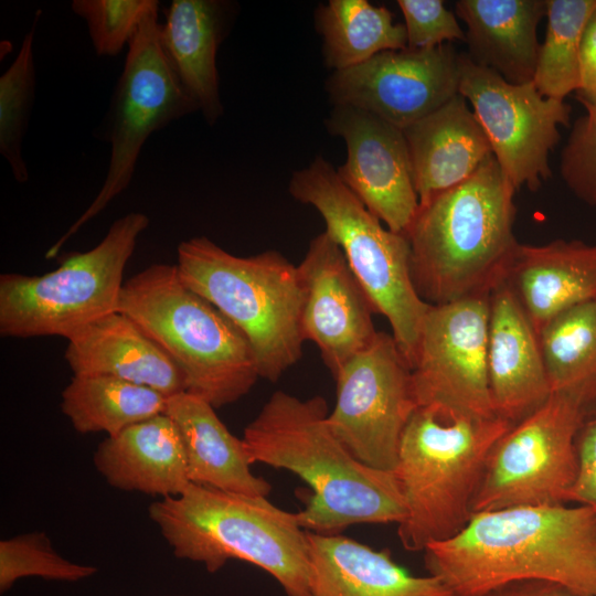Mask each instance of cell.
I'll use <instances>...</instances> for the list:
<instances>
[{
    "instance_id": "obj_19",
    "label": "cell",
    "mask_w": 596,
    "mask_h": 596,
    "mask_svg": "<svg viewBox=\"0 0 596 596\" xmlns=\"http://www.w3.org/2000/svg\"><path fill=\"white\" fill-rule=\"evenodd\" d=\"M65 360L74 375H108L153 389L167 397L185 392L171 356L131 318L111 312L67 339Z\"/></svg>"
},
{
    "instance_id": "obj_35",
    "label": "cell",
    "mask_w": 596,
    "mask_h": 596,
    "mask_svg": "<svg viewBox=\"0 0 596 596\" xmlns=\"http://www.w3.org/2000/svg\"><path fill=\"white\" fill-rule=\"evenodd\" d=\"M404 17L407 47L430 49L451 41H465L457 15L441 0H398Z\"/></svg>"
},
{
    "instance_id": "obj_38",
    "label": "cell",
    "mask_w": 596,
    "mask_h": 596,
    "mask_svg": "<svg viewBox=\"0 0 596 596\" xmlns=\"http://www.w3.org/2000/svg\"><path fill=\"white\" fill-rule=\"evenodd\" d=\"M486 596H579L563 585L541 579L519 581L501 586Z\"/></svg>"
},
{
    "instance_id": "obj_14",
    "label": "cell",
    "mask_w": 596,
    "mask_h": 596,
    "mask_svg": "<svg viewBox=\"0 0 596 596\" xmlns=\"http://www.w3.org/2000/svg\"><path fill=\"white\" fill-rule=\"evenodd\" d=\"M459 93L471 105L492 155L515 190H538L552 170L550 153L570 126L571 106L543 96L533 81L512 84L458 54Z\"/></svg>"
},
{
    "instance_id": "obj_37",
    "label": "cell",
    "mask_w": 596,
    "mask_h": 596,
    "mask_svg": "<svg viewBox=\"0 0 596 596\" xmlns=\"http://www.w3.org/2000/svg\"><path fill=\"white\" fill-rule=\"evenodd\" d=\"M581 86L576 92L582 105L596 106V10L589 18L582 38Z\"/></svg>"
},
{
    "instance_id": "obj_29",
    "label": "cell",
    "mask_w": 596,
    "mask_h": 596,
    "mask_svg": "<svg viewBox=\"0 0 596 596\" xmlns=\"http://www.w3.org/2000/svg\"><path fill=\"white\" fill-rule=\"evenodd\" d=\"M539 340L551 393L574 396L596 417V300L553 318Z\"/></svg>"
},
{
    "instance_id": "obj_8",
    "label": "cell",
    "mask_w": 596,
    "mask_h": 596,
    "mask_svg": "<svg viewBox=\"0 0 596 596\" xmlns=\"http://www.w3.org/2000/svg\"><path fill=\"white\" fill-rule=\"evenodd\" d=\"M288 190L297 201L320 213L326 232L343 252L375 313L387 319L392 336L412 369L430 305L418 296L413 285L406 235L384 227L342 182L337 169L320 156L294 172Z\"/></svg>"
},
{
    "instance_id": "obj_34",
    "label": "cell",
    "mask_w": 596,
    "mask_h": 596,
    "mask_svg": "<svg viewBox=\"0 0 596 596\" xmlns=\"http://www.w3.org/2000/svg\"><path fill=\"white\" fill-rule=\"evenodd\" d=\"M562 150L560 172L571 192L582 202L596 206V106L583 105Z\"/></svg>"
},
{
    "instance_id": "obj_20",
    "label": "cell",
    "mask_w": 596,
    "mask_h": 596,
    "mask_svg": "<svg viewBox=\"0 0 596 596\" xmlns=\"http://www.w3.org/2000/svg\"><path fill=\"white\" fill-rule=\"evenodd\" d=\"M311 596H455L433 575L415 576L387 549L308 531Z\"/></svg>"
},
{
    "instance_id": "obj_30",
    "label": "cell",
    "mask_w": 596,
    "mask_h": 596,
    "mask_svg": "<svg viewBox=\"0 0 596 596\" xmlns=\"http://www.w3.org/2000/svg\"><path fill=\"white\" fill-rule=\"evenodd\" d=\"M596 0H546L547 26L533 83L545 97L564 100L581 86L579 56Z\"/></svg>"
},
{
    "instance_id": "obj_4",
    "label": "cell",
    "mask_w": 596,
    "mask_h": 596,
    "mask_svg": "<svg viewBox=\"0 0 596 596\" xmlns=\"http://www.w3.org/2000/svg\"><path fill=\"white\" fill-rule=\"evenodd\" d=\"M148 514L177 558L201 563L209 573L244 561L273 576L286 596H311L308 531L298 512L264 496L191 482L180 496L152 502Z\"/></svg>"
},
{
    "instance_id": "obj_21",
    "label": "cell",
    "mask_w": 596,
    "mask_h": 596,
    "mask_svg": "<svg viewBox=\"0 0 596 596\" xmlns=\"http://www.w3.org/2000/svg\"><path fill=\"white\" fill-rule=\"evenodd\" d=\"M504 283L539 334L565 310L596 300V244L577 240L519 243Z\"/></svg>"
},
{
    "instance_id": "obj_36",
    "label": "cell",
    "mask_w": 596,
    "mask_h": 596,
    "mask_svg": "<svg viewBox=\"0 0 596 596\" xmlns=\"http://www.w3.org/2000/svg\"><path fill=\"white\" fill-rule=\"evenodd\" d=\"M578 476L571 489L567 502L585 504L596 510V417L589 419L576 438Z\"/></svg>"
},
{
    "instance_id": "obj_9",
    "label": "cell",
    "mask_w": 596,
    "mask_h": 596,
    "mask_svg": "<svg viewBox=\"0 0 596 596\" xmlns=\"http://www.w3.org/2000/svg\"><path fill=\"white\" fill-rule=\"evenodd\" d=\"M149 219L139 212L117 219L92 249L70 254L41 276H0V334L70 339L118 310L124 269Z\"/></svg>"
},
{
    "instance_id": "obj_39",
    "label": "cell",
    "mask_w": 596,
    "mask_h": 596,
    "mask_svg": "<svg viewBox=\"0 0 596 596\" xmlns=\"http://www.w3.org/2000/svg\"><path fill=\"white\" fill-rule=\"evenodd\" d=\"M167 596H184V595H167Z\"/></svg>"
},
{
    "instance_id": "obj_26",
    "label": "cell",
    "mask_w": 596,
    "mask_h": 596,
    "mask_svg": "<svg viewBox=\"0 0 596 596\" xmlns=\"http://www.w3.org/2000/svg\"><path fill=\"white\" fill-rule=\"evenodd\" d=\"M217 0H173L160 23L163 51L183 88L209 124L223 113L216 53L227 11Z\"/></svg>"
},
{
    "instance_id": "obj_13",
    "label": "cell",
    "mask_w": 596,
    "mask_h": 596,
    "mask_svg": "<svg viewBox=\"0 0 596 596\" xmlns=\"http://www.w3.org/2000/svg\"><path fill=\"white\" fill-rule=\"evenodd\" d=\"M333 379L337 400L328 415L330 428L360 461L393 471L404 429L418 407L412 369L393 336L379 331Z\"/></svg>"
},
{
    "instance_id": "obj_22",
    "label": "cell",
    "mask_w": 596,
    "mask_h": 596,
    "mask_svg": "<svg viewBox=\"0 0 596 596\" xmlns=\"http://www.w3.org/2000/svg\"><path fill=\"white\" fill-rule=\"evenodd\" d=\"M403 132L419 202L467 180L493 156L460 93Z\"/></svg>"
},
{
    "instance_id": "obj_6",
    "label": "cell",
    "mask_w": 596,
    "mask_h": 596,
    "mask_svg": "<svg viewBox=\"0 0 596 596\" xmlns=\"http://www.w3.org/2000/svg\"><path fill=\"white\" fill-rule=\"evenodd\" d=\"M512 425L498 416L443 419L429 408L415 409L393 470L405 505L397 524L404 549L424 551L467 525L488 455Z\"/></svg>"
},
{
    "instance_id": "obj_27",
    "label": "cell",
    "mask_w": 596,
    "mask_h": 596,
    "mask_svg": "<svg viewBox=\"0 0 596 596\" xmlns=\"http://www.w3.org/2000/svg\"><path fill=\"white\" fill-rule=\"evenodd\" d=\"M160 392L108 375H74L62 392L61 409L79 434L115 436L126 428L166 414Z\"/></svg>"
},
{
    "instance_id": "obj_2",
    "label": "cell",
    "mask_w": 596,
    "mask_h": 596,
    "mask_svg": "<svg viewBox=\"0 0 596 596\" xmlns=\"http://www.w3.org/2000/svg\"><path fill=\"white\" fill-rule=\"evenodd\" d=\"M327 401L276 391L245 427L252 464L288 470L312 490L298 511L302 528L336 534L361 523L400 524L405 505L393 471L372 468L334 435Z\"/></svg>"
},
{
    "instance_id": "obj_15",
    "label": "cell",
    "mask_w": 596,
    "mask_h": 596,
    "mask_svg": "<svg viewBox=\"0 0 596 596\" xmlns=\"http://www.w3.org/2000/svg\"><path fill=\"white\" fill-rule=\"evenodd\" d=\"M458 54L449 43L384 51L333 72L326 88L333 105L361 108L403 130L459 93Z\"/></svg>"
},
{
    "instance_id": "obj_5",
    "label": "cell",
    "mask_w": 596,
    "mask_h": 596,
    "mask_svg": "<svg viewBox=\"0 0 596 596\" xmlns=\"http://www.w3.org/2000/svg\"><path fill=\"white\" fill-rule=\"evenodd\" d=\"M118 311L171 356L185 392L214 408L245 396L259 377L247 338L181 280L175 264H152L124 283Z\"/></svg>"
},
{
    "instance_id": "obj_17",
    "label": "cell",
    "mask_w": 596,
    "mask_h": 596,
    "mask_svg": "<svg viewBox=\"0 0 596 596\" xmlns=\"http://www.w3.org/2000/svg\"><path fill=\"white\" fill-rule=\"evenodd\" d=\"M305 340L318 347L331 375L374 341L373 306L339 245L324 231L298 265Z\"/></svg>"
},
{
    "instance_id": "obj_12",
    "label": "cell",
    "mask_w": 596,
    "mask_h": 596,
    "mask_svg": "<svg viewBox=\"0 0 596 596\" xmlns=\"http://www.w3.org/2000/svg\"><path fill=\"white\" fill-rule=\"evenodd\" d=\"M490 294L430 306L412 368L418 407L443 419L496 417L488 377Z\"/></svg>"
},
{
    "instance_id": "obj_31",
    "label": "cell",
    "mask_w": 596,
    "mask_h": 596,
    "mask_svg": "<svg viewBox=\"0 0 596 596\" xmlns=\"http://www.w3.org/2000/svg\"><path fill=\"white\" fill-rule=\"evenodd\" d=\"M40 15L38 11L14 61L0 76V152L20 183L29 179L22 142L34 99L33 45Z\"/></svg>"
},
{
    "instance_id": "obj_7",
    "label": "cell",
    "mask_w": 596,
    "mask_h": 596,
    "mask_svg": "<svg viewBox=\"0 0 596 596\" xmlns=\"http://www.w3.org/2000/svg\"><path fill=\"white\" fill-rule=\"evenodd\" d=\"M178 273L247 338L259 377L276 382L302 354L304 288L298 266L276 251L248 257L206 236L178 246Z\"/></svg>"
},
{
    "instance_id": "obj_24",
    "label": "cell",
    "mask_w": 596,
    "mask_h": 596,
    "mask_svg": "<svg viewBox=\"0 0 596 596\" xmlns=\"http://www.w3.org/2000/svg\"><path fill=\"white\" fill-rule=\"evenodd\" d=\"M455 8L472 62L512 84L533 81L546 0H459Z\"/></svg>"
},
{
    "instance_id": "obj_23",
    "label": "cell",
    "mask_w": 596,
    "mask_h": 596,
    "mask_svg": "<svg viewBox=\"0 0 596 596\" xmlns=\"http://www.w3.org/2000/svg\"><path fill=\"white\" fill-rule=\"evenodd\" d=\"M93 462L110 487L123 491L177 497L191 483L179 432L167 414L107 436Z\"/></svg>"
},
{
    "instance_id": "obj_1",
    "label": "cell",
    "mask_w": 596,
    "mask_h": 596,
    "mask_svg": "<svg viewBox=\"0 0 596 596\" xmlns=\"http://www.w3.org/2000/svg\"><path fill=\"white\" fill-rule=\"evenodd\" d=\"M424 563L455 596H486L526 579L596 596V510L557 504L476 512L459 533L428 544Z\"/></svg>"
},
{
    "instance_id": "obj_16",
    "label": "cell",
    "mask_w": 596,
    "mask_h": 596,
    "mask_svg": "<svg viewBox=\"0 0 596 596\" xmlns=\"http://www.w3.org/2000/svg\"><path fill=\"white\" fill-rule=\"evenodd\" d=\"M326 125L347 146L339 178L389 230L405 233L419 201L403 130L349 105H334Z\"/></svg>"
},
{
    "instance_id": "obj_10",
    "label": "cell",
    "mask_w": 596,
    "mask_h": 596,
    "mask_svg": "<svg viewBox=\"0 0 596 596\" xmlns=\"http://www.w3.org/2000/svg\"><path fill=\"white\" fill-rule=\"evenodd\" d=\"M158 9L145 17L129 42L110 100L103 135L110 143L104 184L84 213L47 249L46 258L55 257L81 227L127 189L140 151L151 134L199 110L163 51Z\"/></svg>"
},
{
    "instance_id": "obj_25",
    "label": "cell",
    "mask_w": 596,
    "mask_h": 596,
    "mask_svg": "<svg viewBox=\"0 0 596 596\" xmlns=\"http://www.w3.org/2000/svg\"><path fill=\"white\" fill-rule=\"evenodd\" d=\"M166 414L179 432L192 483L242 494H269L270 483L251 470L253 464L242 438L227 429L211 404L182 392L168 398Z\"/></svg>"
},
{
    "instance_id": "obj_32",
    "label": "cell",
    "mask_w": 596,
    "mask_h": 596,
    "mask_svg": "<svg viewBox=\"0 0 596 596\" xmlns=\"http://www.w3.org/2000/svg\"><path fill=\"white\" fill-rule=\"evenodd\" d=\"M97 573L92 565L71 562L60 555L44 532L19 534L0 541V593L20 578L76 583Z\"/></svg>"
},
{
    "instance_id": "obj_28",
    "label": "cell",
    "mask_w": 596,
    "mask_h": 596,
    "mask_svg": "<svg viewBox=\"0 0 596 596\" xmlns=\"http://www.w3.org/2000/svg\"><path fill=\"white\" fill-rule=\"evenodd\" d=\"M323 40L326 65L342 71L362 64L384 51L407 47L404 23L392 12L366 0H330L316 12Z\"/></svg>"
},
{
    "instance_id": "obj_11",
    "label": "cell",
    "mask_w": 596,
    "mask_h": 596,
    "mask_svg": "<svg viewBox=\"0 0 596 596\" xmlns=\"http://www.w3.org/2000/svg\"><path fill=\"white\" fill-rule=\"evenodd\" d=\"M592 418L595 416L577 398L552 392L492 446L472 513L567 504L579 468L576 438Z\"/></svg>"
},
{
    "instance_id": "obj_18",
    "label": "cell",
    "mask_w": 596,
    "mask_h": 596,
    "mask_svg": "<svg viewBox=\"0 0 596 596\" xmlns=\"http://www.w3.org/2000/svg\"><path fill=\"white\" fill-rule=\"evenodd\" d=\"M487 362L498 417L517 424L551 395L539 334L504 281L490 294Z\"/></svg>"
},
{
    "instance_id": "obj_33",
    "label": "cell",
    "mask_w": 596,
    "mask_h": 596,
    "mask_svg": "<svg viewBox=\"0 0 596 596\" xmlns=\"http://www.w3.org/2000/svg\"><path fill=\"white\" fill-rule=\"evenodd\" d=\"M72 11L83 19L99 56H116L131 41L157 0H73Z\"/></svg>"
},
{
    "instance_id": "obj_3",
    "label": "cell",
    "mask_w": 596,
    "mask_h": 596,
    "mask_svg": "<svg viewBox=\"0 0 596 596\" xmlns=\"http://www.w3.org/2000/svg\"><path fill=\"white\" fill-rule=\"evenodd\" d=\"M515 188L490 157L470 178L419 202L405 231L418 296L443 305L491 294L519 245Z\"/></svg>"
}]
</instances>
